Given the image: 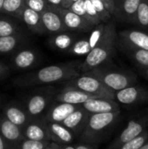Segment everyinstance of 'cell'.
<instances>
[{"label": "cell", "instance_id": "cell-9", "mask_svg": "<svg viewBox=\"0 0 148 149\" xmlns=\"http://www.w3.org/2000/svg\"><path fill=\"white\" fill-rule=\"evenodd\" d=\"M41 61L39 52L34 48L24 47L15 52L10 58V69L15 71H27L36 67Z\"/></svg>", "mask_w": 148, "mask_h": 149}, {"label": "cell", "instance_id": "cell-13", "mask_svg": "<svg viewBox=\"0 0 148 149\" xmlns=\"http://www.w3.org/2000/svg\"><path fill=\"white\" fill-rule=\"evenodd\" d=\"M1 113L10 122L21 128H23L31 120L22 101H9L2 107Z\"/></svg>", "mask_w": 148, "mask_h": 149}, {"label": "cell", "instance_id": "cell-33", "mask_svg": "<svg viewBox=\"0 0 148 149\" xmlns=\"http://www.w3.org/2000/svg\"><path fill=\"white\" fill-rule=\"evenodd\" d=\"M25 4L26 7L40 14L46 10L50 6L46 0H25Z\"/></svg>", "mask_w": 148, "mask_h": 149}, {"label": "cell", "instance_id": "cell-39", "mask_svg": "<svg viewBox=\"0 0 148 149\" xmlns=\"http://www.w3.org/2000/svg\"><path fill=\"white\" fill-rule=\"evenodd\" d=\"M48 3L51 6H55V7H60L63 8L64 5V0H46Z\"/></svg>", "mask_w": 148, "mask_h": 149}, {"label": "cell", "instance_id": "cell-19", "mask_svg": "<svg viewBox=\"0 0 148 149\" xmlns=\"http://www.w3.org/2000/svg\"><path fill=\"white\" fill-rule=\"evenodd\" d=\"M99 97H102V96L93 95V94H91V93H85L78 89H74V88L62 87L57 93L56 97H55V101L81 106L86 101L95 99V98H99Z\"/></svg>", "mask_w": 148, "mask_h": 149}, {"label": "cell", "instance_id": "cell-17", "mask_svg": "<svg viewBox=\"0 0 148 149\" xmlns=\"http://www.w3.org/2000/svg\"><path fill=\"white\" fill-rule=\"evenodd\" d=\"M88 113L96 114V113H106L120 111V104L113 99L99 97L86 101L81 105Z\"/></svg>", "mask_w": 148, "mask_h": 149}, {"label": "cell", "instance_id": "cell-48", "mask_svg": "<svg viewBox=\"0 0 148 149\" xmlns=\"http://www.w3.org/2000/svg\"><path fill=\"white\" fill-rule=\"evenodd\" d=\"M0 109H2V99H1V96H0Z\"/></svg>", "mask_w": 148, "mask_h": 149}, {"label": "cell", "instance_id": "cell-42", "mask_svg": "<svg viewBox=\"0 0 148 149\" xmlns=\"http://www.w3.org/2000/svg\"><path fill=\"white\" fill-rule=\"evenodd\" d=\"M140 72L141 73V75L143 77H145L146 79H148V67H144V68H138Z\"/></svg>", "mask_w": 148, "mask_h": 149}, {"label": "cell", "instance_id": "cell-46", "mask_svg": "<svg viewBox=\"0 0 148 149\" xmlns=\"http://www.w3.org/2000/svg\"><path fill=\"white\" fill-rule=\"evenodd\" d=\"M123 1H125V0H114V2H115V5H116V7L117 6H119Z\"/></svg>", "mask_w": 148, "mask_h": 149}, {"label": "cell", "instance_id": "cell-10", "mask_svg": "<svg viewBox=\"0 0 148 149\" xmlns=\"http://www.w3.org/2000/svg\"><path fill=\"white\" fill-rule=\"evenodd\" d=\"M55 9L62 17L65 28L69 31H74V32L85 34L92 31V29L95 27V25H93L91 22L80 17L79 15L72 12L69 9H65L60 7H55Z\"/></svg>", "mask_w": 148, "mask_h": 149}, {"label": "cell", "instance_id": "cell-38", "mask_svg": "<svg viewBox=\"0 0 148 149\" xmlns=\"http://www.w3.org/2000/svg\"><path fill=\"white\" fill-rule=\"evenodd\" d=\"M75 149H97V144L79 142L78 145L75 146Z\"/></svg>", "mask_w": 148, "mask_h": 149}, {"label": "cell", "instance_id": "cell-32", "mask_svg": "<svg viewBox=\"0 0 148 149\" xmlns=\"http://www.w3.org/2000/svg\"><path fill=\"white\" fill-rule=\"evenodd\" d=\"M92 2V3L94 5V7L96 8L100 19L102 21V23L106 24L110 22L111 18L113 17V15L108 11V10L106 9L105 3L101 1V0H90Z\"/></svg>", "mask_w": 148, "mask_h": 149}, {"label": "cell", "instance_id": "cell-26", "mask_svg": "<svg viewBox=\"0 0 148 149\" xmlns=\"http://www.w3.org/2000/svg\"><path fill=\"white\" fill-rule=\"evenodd\" d=\"M121 51L137 65L138 68L148 67V51L133 48L129 46L119 45Z\"/></svg>", "mask_w": 148, "mask_h": 149}, {"label": "cell", "instance_id": "cell-31", "mask_svg": "<svg viewBox=\"0 0 148 149\" xmlns=\"http://www.w3.org/2000/svg\"><path fill=\"white\" fill-rule=\"evenodd\" d=\"M85 10H86V14H87L89 21L95 26L102 24V21L100 19V17L96 8L94 7V5L92 3L90 0H85Z\"/></svg>", "mask_w": 148, "mask_h": 149}, {"label": "cell", "instance_id": "cell-43", "mask_svg": "<svg viewBox=\"0 0 148 149\" xmlns=\"http://www.w3.org/2000/svg\"><path fill=\"white\" fill-rule=\"evenodd\" d=\"M59 148H60V145H58L55 142H51L44 149H59Z\"/></svg>", "mask_w": 148, "mask_h": 149}, {"label": "cell", "instance_id": "cell-25", "mask_svg": "<svg viewBox=\"0 0 148 149\" xmlns=\"http://www.w3.org/2000/svg\"><path fill=\"white\" fill-rule=\"evenodd\" d=\"M25 42L24 33L18 32L13 35L0 38V55L13 53L21 48V45Z\"/></svg>", "mask_w": 148, "mask_h": 149}, {"label": "cell", "instance_id": "cell-23", "mask_svg": "<svg viewBox=\"0 0 148 149\" xmlns=\"http://www.w3.org/2000/svg\"><path fill=\"white\" fill-rule=\"evenodd\" d=\"M141 0H125L116 7L114 17L120 21L134 23Z\"/></svg>", "mask_w": 148, "mask_h": 149}, {"label": "cell", "instance_id": "cell-28", "mask_svg": "<svg viewBox=\"0 0 148 149\" xmlns=\"http://www.w3.org/2000/svg\"><path fill=\"white\" fill-rule=\"evenodd\" d=\"M21 32V29L17 23L11 17L1 14L0 15V38L13 35Z\"/></svg>", "mask_w": 148, "mask_h": 149}, {"label": "cell", "instance_id": "cell-36", "mask_svg": "<svg viewBox=\"0 0 148 149\" xmlns=\"http://www.w3.org/2000/svg\"><path fill=\"white\" fill-rule=\"evenodd\" d=\"M10 67L3 62H0V81L7 78L10 73Z\"/></svg>", "mask_w": 148, "mask_h": 149}, {"label": "cell", "instance_id": "cell-5", "mask_svg": "<svg viewBox=\"0 0 148 149\" xmlns=\"http://www.w3.org/2000/svg\"><path fill=\"white\" fill-rule=\"evenodd\" d=\"M58 91L54 86L36 87L22 101L31 119H43Z\"/></svg>", "mask_w": 148, "mask_h": 149}, {"label": "cell", "instance_id": "cell-7", "mask_svg": "<svg viewBox=\"0 0 148 149\" xmlns=\"http://www.w3.org/2000/svg\"><path fill=\"white\" fill-rule=\"evenodd\" d=\"M147 127L148 115L132 118L125 129L113 141L107 149H117L123 144L134 140L146 132Z\"/></svg>", "mask_w": 148, "mask_h": 149}, {"label": "cell", "instance_id": "cell-34", "mask_svg": "<svg viewBox=\"0 0 148 149\" xmlns=\"http://www.w3.org/2000/svg\"><path fill=\"white\" fill-rule=\"evenodd\" d=\"M52 141H36L24 139L17 149H44Z\"/></svg>", "mask_w": 148, "mask_h": 149}, {"label": "cell", "instance_id": "cell-2", "mask_svg": "<svg viewBox=\"0 0 148 149\" xmlns=\"http://www.w3.org/2000/svg\"><path fill=\"white\" fill-rule=\"evenodd\" d=\"M118 33L113 22H108L105 25V31L99 43L80 62V73L87 72L106 63H108L113 55Z\"/></svg>", "mask_w": 148, "mask_h": 149}, {"label": "cell", "instance_id": "cell-6", "mask_svg": "<svg viewBox=\"0 0 148 149\" xmlns=\"http://www.w3.org/2000/svg\"><path fill=\"white\" fill-rule=\"evenodd\" d=\"M63 87L78 89L93 95L106 97L114 100L115 92L107 87L100 80L86 73H80L79 76L63 83Z\"/></svg>", "mask_w": 148, "mask_h": 149}, {"label": "cell", "instance_id": "cell-35", "mask_svg": "<svg viewBox=\"0 0 148 149\" xmlns=\"http://www.w3.org/2000/svg\"><path fill=\"white\" fill-rule=\"evenodd\" d=\"M69 10H72V12L79 15L80 17H84L85 19L88 20V17L86 14V10H85V0H78L75 3H73L70 7ZM90 22V21H89Z\"/></svg>", "mask_w": 148, "mask_h": 149}, {"label": "cell", "instance_id": "cell-41", "mask_svg": "<svg viewBox=\"0 0 148 149\" xmlns=\"http://www.w3.org/2000/svg\"><path fill=\"white\" fill-rule=\"evenodd\" d=\"M76 1H78V0H64L63 8H65V9H69V7H70L73 3H75Z\"/></svg>", "mask_w": 148, "mask_h": 149}, {"label": "cell", "instance_id": "cell-24", "mask_svg": "<svg viewBox=\"0 0 148 149\" xmlns=\"http://www.w3.org/2000/svg\"><path fill=\"white\" fill-rule=\"evenodd\" d=\"M20 20H22L25 24L27 28L31 32L38 35H43L46 33L43 25L40 13L32 10L28 7H25L21 14Z\"/></svg>", "mask_w": 148, "mask_h": 149}, {"label": "cell", "instance_id": "cell-40", "mask_svg": "<svg viewBox=\"0 0 148 149\" xmlns=\"http://www.w3.org/2000/svg\"><path fill=\"white\" fill-rule=\"evenodd\" d=\"M0 149H10L1 134H0Z\"/></svg>", "mask_w": 148, "mask_h": 149}, {"label": "cell", "instance_id": "cell-11", "mask_svg": "<svg viewBox=\"0 0 148 149\" xmlns=\"http://www.w3.org/2000/svg\"><path fill=\"white\" fill-rule=\"evenodd\" d=\"M114 100L125 106H133L148 102V90L145 87L133 85L115 92Z\"/></svg>", "mask_w": 148, "mask_h": 149}, {"label": "cell", "instance_id": "cell-29", "mask_svg": "<svg viewBox=\"0 0 148 149\" xmlns=\"http://www.w3.org/2000/svg\"><path fill=\"white\" fill-rule=\"evenodd\" d=\"M135 24L148 31V0H141L137 11Z\"/></svg>", "mask_w": 148, "mask_h": 149}, {"label": "cell", "instance_id": "cell-22", "mask_svg": "<svg viewBox=\"0 0 148 149\" xmlns=\"http://www.w3.org/2000/svg\"><path fill=\"white\" fill-rule=\"evenodd\" d=\"M51 141L60 146L70 145L75 139V134L65 127L62 123H52L47 122Z\"/></svg>", "mask_w": 148, "mask_h": 149}, {"label": "cell", "instance_id": "cell-4", "mask_svg": "<svg viewBox=\"0 0 148 149\" xmlns=\"http://www.w3.org/2000/svg\"><path fill=\"white\" fill-rule=\"evenodd\" d=\"M120 116V111L91 114L84 131L79 136V142L98 145L118 123Z\"/></svg>", "mask_w": 148, "mask_h": 149}, {"label": "cell", "instance_id": "cell-15", "mask_svg": "<svg viewBox=\"0 0 148 149\" xmlns=\"http://www.w3.org/2000/svg\"><path fill=\"white\" fill-rule=\"evenodd\" d=\"M25 139L36 141H51L47 122L44 119H31L23 128Z\"/></svg>", "mask_w": 148, "mask_h": 149}, {"label": "cell", "instance_id": "cell-18", "mask_svg": "<svg viewBox=\"0 0 148 149\" xmlns=\"http://www.w3.org/2000/svg\"><path fill=\"white\" fill-rule=\"evenodd\" d=\"M79 107L80 106L54 100L45 113L43 119L46 122L62 123L71 113H72Z\"/></svg>", "mask_w": 148, "mask_h": 149}, {"label": "cell", "instance_id": "cell-21", "mask_svg": "<svg viewBox=\"0 0 148 149\" xmlns=\"http://www.w3.org/2000/svg\"><path fill=\"white\" fill-rule=\"evenodd\" d=\"M90 113H88L83 107L78 108L72 113H71L63 122L62 124L70 129L75 135L79 136L84 131L87 121L90 117Z\"/></svg>", "mask_w": 148, "mask_h": 149}, {"label": "cell", "instance_id": "cell-47", "mask_svg": "<svg viewBox=\"0 0 148 149\" xmlns=\"http://www.w3.org/2000/svg\"><path fill=\"white\" fill-rule=\"evenodd\" d=\"M139 149H148V141L147 142V143H145L141 148H140Z\"/></svg>", "mask_w": 148, "mask_h": 149}, {"label": "cell", "instance_id": "cell-27", "mask_svg": "<svg viewBox=\"0 0 148 149\" xmlns=\"http://www.w3.org/2000/svg\"><path fill=\"white\" fill-rule=\"evenodd\" d=\"M25 7V0H4L2 14L20 19L21 14Z\"/></svg>", "mask_w": 148, "mask_h": 149}, {"label": "cell", "instance_id": "cell-1", "mask_svg": "<svg viewBox=\"0 0 148 149\" xmlns=\"http://www.w3.org/2000/svg\"><path fill=\"white\" fill-rule=\"evenodd\" d=\"M80 62L74 60L47 65L38 70L17 76L12 79L11 82L17 88H31L65 83L80 74Z\"/></svg>", "mask_w": 148, "mask_h": 149}, {"label": "cell", "instance_id": "cell-37", "mask_svg": "<svg viewBox=\"0 0 148 149\" xmlns=\"http://www.w3.org/2000/svg\"><path fill=\"white\" fill-rule=\"evenodd\" d=\"M104 3H105V5H106V9L108 10V11L113 15V17L114 16V12H115V10H116V5H115V2H114V0H101Z\"/></svg>", "mask_w": 148, "mask_h": 149}, {"label": "cell", "instance_id": "cell-20", "mask_svg": "<svg viewBox=\"0 0 148 149\" xmlns=\"http://www.w3.org/2000/svg\"><path fill=\"white\" fill-rule=\"evenodd\" d=\"M42 22L46 33L51 35L63 31H67L62 17L56 10L54 6H49V8L41 13Z\"/></svg>", "mask_w": 148, "mask_h": 149}, {"label": "cell", "instance_id": "cell-12", "mask_svg": "<svg viewBox=\"0 0 148 149\" xmlns=\"http://www.w3.org/2000/svg\"><path fill=\"white\" fill-rule=\"evenodd\" d=\"M118 45L129 46L133 48L148 51V31L136 29H128L118 33Z\"/></svg>", "mask_w": 148, "mask_h": 149}, {"label": "cell", "instance_id": "cell-45", "mask_svg": "<svg viewBox=\"0 0 148 149\" xmlns=\"http://www.w3.org/2000/svg\"><path fill=\"white\" fill-rule=\"evenodd\" d=\"M3 2H4V0H0V15L2 14L3 6Z\"/></svg>", "mask_w": 148, "mask_h": 149}, {"label": "cell", "instance_id": "cell-30", "mask_svg": "<svg viewBox=\"0 0 148 149\" xmlns=\"http://www.w3.org/2000/svg\"><path fill=\"white\" fill-rule=\"evenodd\" d=\"M148 141V130L146 132H144L141 135H140L139 137L135 138L134 140L126 142L125 144H123L122 146H120V148L117 149H139L141 148L145 143H147Z\"/></svg>", "mask_w": 148, "mask_h": 149}, {"label": "cell", "instance_id": "cell-8", "mask_svg": "<svg viewBox=\"0 0 148 149\" xmlns=\"http://www.w3.org/2000/svg\"><path fill=\"white\" fill-rule=\"evenodd\" d=\"M106 24L102 23L95 26L92 31L85 33L73 45V46L67 52L72 56H86L102 38Z\"/></svg>", "mask_w": 148, "mask_h": 149}, {"label": "cell", "instance_id": "cell-16", "mask_svg": "<svg viewBox=\"0 0 148 149\" xmlns=\"http://www.w3.org/2000/svg\"><path fill=\"white\" fill-rule=\"evenodd\" d=\"M83 34L69 31L53 34L48 38V45L54 51L67 53Z\"/></svg>", "mask_w": 148, "mask_h": 149}, {"label": "cell", "instance_id": "cell-3", "mask_svg": "<svg viewBox=\"0 0 148 149\" xmlns=\"http://www.w3.org/2000/svg\"><path fill=\"white\" fill-rule=\"evenodd\" d=\"M85 73L95 77L113 92L120 91L138 83L135 73L114 65H110L109 62Z\"/></svg>", "mask_w": 148, "mask_h": 149}, {"label": "cell", "instance_id": "cell-44", "mask_svg": "<svg viewBox=\"0 0 148 149\" xmlns=\"http://www.w3.org/2000/svg\"><path fill=\"white\" fill-rule=\"evenodd\" d=\"M59 149H75V146H72V144H70V145H62V146H60Z\"/></svg>", "mask_w": 148, "mask_h": 149}, {"label": "cell", "instance_id": "cell-14", "mask_svg": "<svg viewBox=\"0 0 148 149\" xmlns=\"http://www.w3.org/2000/svg\"><path fill=\"white\" fill-rule=\"evenodd\" d=\"M0 134L10 149H17L25 139L23 129L10 122L2 113H0Z\"/></svg>", "mask_w": 148, "mask_h": 149}]
</instances>
